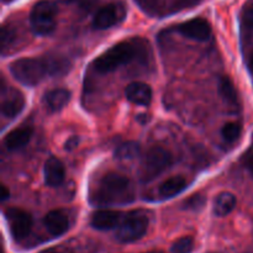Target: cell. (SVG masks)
I'll use <instances>...</instances> for the list:
<instances>
[{"mask_svg":"<svg viewBox=\"0 0 253 253\" xmlns=\"http://www.w3.org/2000/svg\"><path fill=\"white\" fill-rule=\"evenodd\" d=\"M132 200L133 189L131 182L125 175L115 172L108 173L101 178L90 198V202L99 207L126 204Z\"/></svg>","mask_w":253,"mask_h":253,"instance_id":"6da1fadb","label":"cell"},{"mask_svg":"<svg viewBox=\"0 0 253 253\" xmlns=\"http://www.w3.org/2000/svg\"><path fill=\"white\" fill-rule=\"evenodd\" d=\"M142 44L140 41H123L114 44L104 53L96 57L93 67L99 73H110L119 67L125 66L135 59L136 54L140 53Z\"/></svg>","mask_w":253,"mask_h":253,"instance_id":"7a4b0ae2","label":"cell"},{"mask_svg":"<svg viewBox=\"0 0 253 253\" xmlns=\"http://www.w3.org/2000/svg\"><path fill=\"white\" fill-rule=\"evenodd\" d=\"M57 5L51 0H40L30 12V25L32 31L39 36H48L56 30Z\"/></svg>","mask_w":253,"mask_h":253,"instance_id":"3957f363","label":"cell"},{"mask_svg":"<svg viewBox=\"0 0 253 253\" xmlns=\"http://www.w3.org/2000/svg\"><path fill=\"white\" fill-rule=\"evenodd\" d=\"M12 77L26 86H35L43 81L47 74L43 59L20 58L9 66Z\"/></svg>","mask_w":253,"mask_h":253,"instance_id":"277c9868","label":"cell"},{"mask_svg":"<svg viewBox=\"0 0 253 253\" xmlns=\"http://www.w3.org/2000/svg\"><path fill=\"white\" fill-rule=\"evenodd\" d=\"M173 162V157L168 150L163 147H152L148 150L141 162L138 175L142 182L147 183L162 174L166 169L170 167Z\"/></svg>","mask_w":253,"mask_h":253,"instance_id":"5b68a950","label":"cell"},{"mask_svg":"<svg viewBox=\"0 0 253 253\" xmlns=\"http://www.w3.org/2000/svg\"><path fill=\"white\" fill-rule=\"evenodd\" d=\"M148 230V219L138 211L128 212L116 231V239L124 244H130L142 239Z\"/></svg>","mask_w":253,"mask_h":253,"instance_id":"8992f818","label":"cell"},{"mask_svg":"<svg viewBox=\"0 0 253 253\" xmlns=\"http://www.w3.org/2000/svg\"><path fill=\"white\" fill-rule=\"evenodd\" d=\"M5 217L9 224V230L16 241H22L30 235L32 230V216L19 208H10L5 211Z\"/></svg>","mask_w":253,"mask_h":253,"instance_id":"52a82bcc","label":"cell"},{"mask_svg":"<svg viewBox=\"0 0 253 253\" xmlns=\"http://www.w3.org/2000/svg\"><path fill=\"white\" fill-rule=\"evenodd\" d=\"M126 17V7L123 2H111L104 5L96 11L93 19V27L96 30H106L120 24Z\"/></svg>","mask_w":253,"mask_h":253,"instance_id":"ba28073f","label":"cell"},{"mask_svg":"<svg viewBox=\"0 0 253 253\" xmlns=\"http://www.w3.org/2000/svg\"><path fill=\"white\" fill-rule=\"evenodd\" d=\"M175 30L187 39L195 40V41H208L211 36V26L207 20L202 17H195L189 21L182 22Z\"/></svg>","mask_w":253,"mask_h":253,"instance_id":"9c48e42d","label":"cell"},{"mask_svg":"<svg viewBox=\"0 0 253 253\" xmlns=\"http://www.w3.org/2000/svg\"><path fill=\"white\" fill-rule=\"evenodd\" d=\"M25 106V98L16 89L2 90L1 114L7 119H14L19 115Z\"/></svg>","mask_w":253,"mask_h":253,"instance_id":"30bf717a","label":"cell"},{"mask_svg":"<svg viewBox=\"0 0 253 253\" xmlns=\"http://www.w3.org/2000/svg\"><path fill=\"white\" fill-rule=\"evenodd\" d=\"M125 95L128 101L136 105L148 106L152 101V89L143 82H132L126 86Z\"/></svg>","mask_w":253,"mask_h":253,"instance_id":"8fae6325","label":"cell"},{"mask_svg":"<svg viewBox=\"0 0 253 253\" xmlns=\"http://www.w3.org/2000/svg\"><path fill=\"white\" fill-rule=\"evenodd\" d=\"M121 222V212L115 210H98L91 215L90 225L100 231L115 229Z\"/></svg>","mask_w":253,"mask_h":253,"instance_id":"7c38bea8","label":"cell"},{"mask_svg":"<svg viewBox=\"0 0 253 253\" xmlns=\"http://www.w3.org/2000/svg\"><path fill=\"white\" fill-rule=\"evenodd\" d=\"M43 174H44V182L49 187H59L63 183L64 177H66V170H64V166L58 158L49 157L46 161L43 167Z\"/></svg>","mask_w":253,"mask_h":253,"instance_id":"4fadbf2b","label":"cell"},{"mask_svg":"<svg viewBox=\"0 0 253 253\" xmlns=\"http://www.w3.org/2000/svg\"><path fill=\"white\" fill-rule=\"evenodd\" d=\"M44 227L52 236H61L69 229L68 216L62 210H52L44 216Z\"/></svg>","mask_w":253,"mask_h":253,"instance_id":"5bb4252c","label":"cell"},{"mask_svg":"<svg viewBox=\"0 0 253 253\" xmlns=\"http://www.w3.org/2000/svg\"><path fill=\"white\" fill-rule=\"evenodd\" d=\"M34 133V128L31 126H22V127L15 128L9 132L5 137V147L10 151L19 150L30 142Z\"/></svg>","mask_w":253,"mask_h":253,"instance_id":"9a60e30c","label":"cell"},{"mask_svg":"<svg viewBox=\"0 0 253 253\" xmlns=\"http://www.w3.org/2000/svg\"><path fill=\"white\" fill-rule=\"evenodd\" d=\"M71 100V93L67 89H53L44 94L43 103L52 113L62 110Z\"/></svg>","mask_w":253,"mask_h":253,"instance_id":"2e32d148","label":"cell"},{"mask_svg":"<svg viewBox=\"0 0 253 253\" xmlns=\"http://www.w3.org/2000/svg\"><path fill=\"white\" fill-rule=\"evenodd\" d=\"M43 59L44 66H46L47 74L52 77H62L68 73L71 69V62L67 57L61 56V54H48Z\"/></svg>","mask_w":253,"mask_h":253,"instance_id":"e0dca14e","label":"cell"},{"mask_svg":"<svg viewBox=\"0 0 253 253\" xmlns=\"http://www.w3.org/2000/svg\"><path fill=\"white\" fill-rule=\"evenodd\" d=\"M219 93L220 95H221L222 100L225 101V104H226L227 106H230V108L234 109V110H237V109H239L240 103L237 90L229 77H222V78H220Z\"/></svg>","mask_w":253,"mask_h":253,"instance_id":"ac0fdd59","label":"cell"},{"mask_svg":"<svg viewBox=\"0 0 253 253\" xmlns=\"http://www.w3.org/2000/svg\"><path fill=\"white\" fill-rule=\"evenodd\" d=\"M187 188V180L180 175H174V177L168 178L167 180L160 185L158 193L162 198H173L177 194L182 193Z\"/></svg>","mask_w":253,"mask_h":253,"instance_id":"d6986e66","label":"cell"},{"mask_svg":"<svg viewBox=\"0 0 253 253\" xmlns=\"http://www.w3.org/2000/svg\"><path fill=\"white\" fill-rule=\"evenodd\" d=\"M236 207V198L231 193H220L214 200L212 211L216 216H226Z\"/></svg>","mask_w":253,"mask_h":253,"instance_id":"ffe728a7","label":"cell"},{"mask_svg":"<svg viewBox=\"0 0 253 253\" xmlns=\"http://www.w3.org/2000/svg\"><path fill=\"white\" fill-rule=\"evenodd\" d=\"M142 11L150 16H161L170 12L167 0H135Z\"/></svg>","mask_w":253,"mask_h":253,"instance_id":"44dd1931","label":"cell"},{"mask_svg":"<svg viewBox=\"0 0 253 253\" xmlns=\"http://www.w3.org/2000/svg\"><path fill=\"white\" fill-rule=\"evenodd\" d=\"M141 147L136 141H127L119 146L115 150V157L121 161L135 160L140 155Z\"/></svg>","mask_w":253,"mask_h":253,"instance_id":"7402d4cb","label":"cell"},{"mask_svg":"<svg viewBox=\"0 0 253 253\" xmlns=\"http://www.w3.org/2000/svg\"><path fill=\"white\" fill-rule=\"evenodd\" d=\"M241 125L237 123H227L225 124L224 127L221 130V135L224 137V140L226 142L232 143L235 141L239 140V137L241 136Z\"/></svg>","mask_w":253,"mask_h":253,"instance_id":"603a6c76","label":"cell"},{"mask_svg":"<svg viewBox=\"0 0 253 253\" xmlns=\"http://www.w3.org/2000/svg\"><path fill=\"white\" fill-rule=\"evenodd\" d=\"M194 249V240L190 236H184L177 240L172 246V253H192Z\"/></svg>","mask_w":253,"mask_h":253,"instance_id":"cb8c5ba5","label":"cell"},{"mask_svg":"<svg viewBox=\"0 0 253 253\" xmlns=\"http://www.w3.org/2000/svg\"><path fill=\"white\" fill-rule=\"evenodd\" d=\"M205 204V198L202 194H194L185 200L183 203V209L193 210V211H198V210L203 209Z\"/></svg>","mask_w":253,"mask_h":253,"instance_id":"d4e9b609","label":"cell"},{"mask_svg":"<svg viewBox=\"0 0 253 253\" xmlns=\"http://www.w3.org/2000/svg\"><path fill=\"white\" fill-rule=\"evenodd\" d=\"M15 39V31L12 27L4 25L1 29V49L5 51L10 44L14 42Z\"/></svg>","mask_w":253,"mask_h":253,"instance_id":"484cf974","label":"cell"},{"mask_svg":"<svg viewBox=\"0 0 253 253\" xmlns=\"http://www.w3.org/2000/svg\"><path fill=\"white\" fill-rule=\"evenodd\" d=\"M242 161H244V165H245V167L247 168V170H249V172L253 175V135H252L251 146H250V148L246 151V153L244 155Z\"/></svg>","mask_w":253,"mask_h":253,"instance_id":"4316f807","label":"cell"},{"mask_svg":"<svg viewBox=\"0 0 253 253\" xmlns=\"http://www.w3.org/2000/svg\"><path fill=\"white\" fill-rule=\"evenodd\" d=\"M242 24L246 29L253 31V7L245 10L244 15H242Z\"/></svg>","mask_w":253,"mask_h":253,"instance_id":"83f0119b","label":"cell"},{"mask_svg":"<svg viewBox=\"0 0 253 253\" xmlns=\"http://www.w3.org/2000/svg\"><path fill=\"white\" fill-rule=\"evenodd\" d=\"M58 1L64 2V4H77L83 9L89 10L94 5L95 0H58Z\"/></svg>","mask_w":253,"mask_h":253,"instance_id":"f1b7e54d","label":"cell"},{"mask_svg":"<svg viewBox=\"0 0 253 253\" xmlns=\"http://www.w3.org/2000/svg\"><path fill=\"white\" fill-rule=\"evenodd\" d=\"M78 143H79L78 137H71L68 141H67L66 145H64V148H66L67 151H72L78 146Z\"/></svg>","mask_w":253,"mask_h":253,"instance_id":"f546056e","label":"cell"},{"mask_svg":"<svg viewBox=\"0 0 253 253\" xmlns=\"http://www.w3.org/2000/svg\"><path fill=\"white\" fill-rule=\"evenodd\" d=\"M249 71H250V73H251V76H252V79H253V52L251 54H250V57H249Z\"/></svg>","mask_w":253,"mask_h":253,"instance_id":"4dcf8cb0","label":"cell"},{"mask_svg":"<svg viewBox=\"0 0 253 253\" xmlns=\"http://www.w3.org/2000/svg\"><path fill=\"white\" fill-rule=\"evenodd\" d=\"M7 198H9V192H7L6 187H4V185H2L1 187V200L4 202V200H6Z\"/></svg>","mask_w":253,"mask_h":253,"instance_id":"1f68e13d","label":"cell"},{"mask_svg":"<svg viewBox=\"0 0 253 253\" xmlns=\"http://www.w3.org/2000/svg\"><path fill=\"white\" fill-rule=\"evenodd\" d=\"M46 253H71L68 251H54V250H51V251H47Z\"/></svg>","mask_w":253,"mask_h":253,"instance_id":"d6a6232c","label":"cell"},{"mask_svg":"<svg viewBox=\"0 0 253 253\" xmlns=\"http://www.w3.org/2000/svg\"><path fill=\"white\" fill-rule=\"evenodd\" d=\"M145 253H165L162 251H150V252H145Z\"/></svg>","mask_w":253,"mask_h":253,"instance_id":"836d02e7","label":"cell"},{"mask_svg":"<svg viewBox=\"0 0 253 253\" xmlns=\"http://www.w3.org/2000/svg\"><path fill=\"white\" fill-rule=\"evenodd\" d=\"M2 1H4V2H10V1H12V0H2Z\"/></svg>","mask_w":253,"mask_h":253,"instance_id":"e575fe53","label":"cell"}]
</instances>
